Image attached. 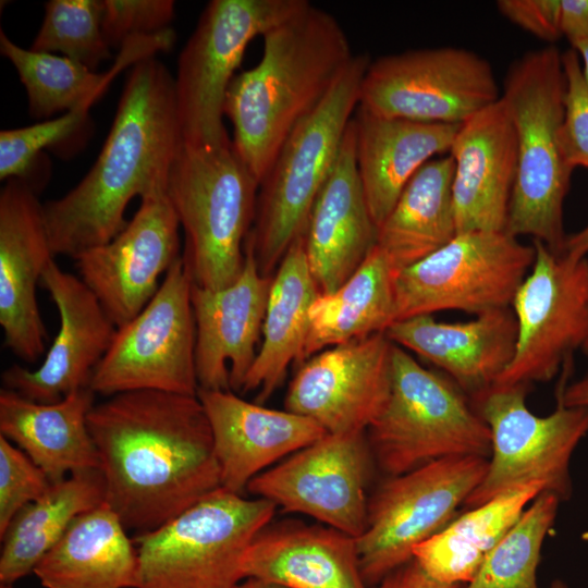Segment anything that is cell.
I'll use <instances>...</instances> for the list:
<instances>
[{
  "instance_id": "obj_1",
  "label": "cell",
  "mask_w": 588,
  "mask_h": 588,
  "mask_svg": "<svg viewBox=\"0 0 588 588\" xmlns=\"http://www.w3.org/2000/svg\"><path fill=\"white\" fill-rule=\"evenodd\" d=\"M106 503L136 535L169 523L221 488L210 425L197 395L120 393L88 417Z\"/></svg>"
},
{
  "instance_id": "obj_2",
  "label": "cell",
  "mask_w": 588,
  "mask_h": 588,
  "mask_svg": "<svg viewBox=\"0 0 588 588\" xmlns=\"http://www.w3.org/2000/svg\"><path fill=\"white\" fill-rule=\"evenodd\" d=\"M174 77L155 57L136 62L94 166L64 196L44 204L51 252L75 258L112 241L127 205L167 189L182 148Z\"/></svg>"
},
{
  "instance_id": "obj_3",
  "label": "cell",
  "mask_w": 588,
  "mask_h": 588,
  "mask_svg": "<svg viewBox=\"0 0 588 588\" xmlns=\"http://www.w3.org/2000/svg\"><path fill=\"white\" fill-rule=\"evenodd\" d=\"M262 40L260 61L234 76L224 105L232 145L259 184L354 56L336 19L309 1Z\"/></svg>"
},
{
  "instance_id": "obj_4",
  "label": "cell",
  "mask_w": 588,
  "mask_h": 588,
  "mask_svg": "<svg viewBox=\"0 0 588 588\" xmlns=\"http://www.w3.org/2000/svg\"><path fill=\"white\" fill-rule=\"evenodd\" d=\"M564 93L562 53L549 45L511 64L501 94L517 140L505 232L532 236L556 254H564L563 206L573 173L560 144Z\"/></svg>"
},
{
  "instance_id": "obj_5",
  "label": "cell",
  "mask_w": 588,
  "mask_h": 588,
  "mask_svg": "<svg viewBox=\"0 0 588 588\" xmlns=\"http://www.w3.org/2000/svg\"><path fill=\"white\" fill-rule=\"evenodd\" d=\"M370 61L366 53L353 56L323 101L286 138L259 184L255 220L245 242L266 277L306 233L314 204L359 106Z\"/></svg>"
},
{
  "instance_id": "obj_6",
  "label": "cell",
  "mask_w": 588,
  "mask_h": 588,
  "mask_svg": "<svg viewBox=\"0 0 588 588\" xmlns=\"http://www.w3.org/2000/svg\"><path fill=\"white\" fill-rule=\"evenodd\" d=\"M258 188L232 139L221 146L182 145L167 192L184 233L182 259L194 285L219 290L241 275Z\"/></svg>"
},
{
  "instance_id": "obj_7",
  "label": "cell",
  "mask_w": 588,
  "mask_h": 588,
  "mask_svg": "<svg viewBox=\"0 0 588 588\" xmlns=\"http://www.w3.org/2000/svg\"><path fill=\"white\" fill-rule=\"evenodd\" d=\"M366 432L376 465L389 476L491 452L490 429L467 395L394 343L390 392Z\"/></svg>"
},
{
  "instance_id": "obj_8",
  "label": "cell",
  "mask_w": 588,
  "mask_h": 588,
  "mask_svg": "<svg viewBox=\"0 0 588 588\" xmlns=\"http://www.w3.org/2000/svg\"><path fill=\"white\" fill-rule=\"evenodd\" d=\"M275 509L221 487L163 526L136 535L137 588H241L246 551Z\"/></svg>"
},
{
  "instance_id": "obj_9",
  "label": "cell",
  "mask_w": 588,
  "mask_h": 588,
  "mask_svg": "<svg viewBox=\"0 0 588 588\" xmlns=\"http://www.w3.org/2000/svg\"><path fill=\"white\" fill-rule=\"evenodd\" d=\"M307 0H211L183 47L174 77L183 144L231 142L223 123L229 87L257 36L301 10Z\"/></svg>"
},
{
  "instance_id": "obj_10",
  "label": "cell",
  "mask_w": 588,
  "mask_h": 588,
  "mask_svg": "<svg viewBox=\"0 0 588 588\" xmlns=\"http://www.w3.org/2000/svg\"><path fill=\"white\" fill-rule=\"evenodd\" d=\"M528 385H493L471 397L491 433L486 475L465 506H478L513 489L541 483L561 501L572 493L569 464L588 434V406L558 404L539 416L526 404Z\"/></svg>"
},
{
  "instance_id": "obj_11",
  "label": "cell",
  "mask_w": 588,
  "mask_h": 588,
  "mask_svg": "<svg viewBox=\"0 0 588 588\" xmlns=\"http://www.w3.org/2000/svg\"><path fill=\"white\" fill-rule=\"evenodd\" d=\"M487 467V457H446L389 476L379 486L369 498L365 530L356 538L369 588L412 561L418 544L454 519Z\"/></svg>"
},
{
  "instance_id": "obj_12",
  "label": "cell",
  "mask_w": 588,
  "mask_h": 588,
  "mask_svg": "<svg viewBox=\"0 0 588 588\" xmlns=\"http://www.w3.org/2000/svg\"><path fill=\"white\" fill-rule=\"evenodd\" d=\"M535 257L534 244L505 231L458 233L396 273L395 321L444 310L476 316L511 307Z\"/></svg>"
},
{
  "instance_id": "obj_13",
  "label": "cell",
  "mask_w": 588,
  "mask_h": 588,
  "mask_svg": "<svg viewBox=\"0 0 588 588\" xmlns=\"http://www.w3.org/2000/svg\"><path fill=\"white\" fill-rule=\"evenodd\" d=\"M192 285L181 256L148 304L117 329L93 372L89 388L95 394L155 390L197 395Z\"/></svg>"
},
{
  "instance_id": "obj_14",
  "label": "cell",
  "mask_w": 588,
  "mask_h": 588,
  "mask_svg": "<svg viewBox=\"0 0 588 588\" xmlns=\"http://www.w3.org/2000/svg\"><path fill=\"white\" fill-rule=\"evenodd\" d=\"M500 98L488 60L464 48L436 47L371 60L358 107L381 117L461 124Z\"/></svg>"
},
{
  "instance_id": "obj_15",
  "label": "cell",
  "mask_w": 588,
  "mask_h": 588,
  "mask_svg": "<svg viewBox=\"0 0 588 588\" xmlns=\"http://www.w3.org/2000/svg\"><path fill=\"white\" fill-rule=\"evenodd\" d=\"M511 308L517 322L514 357L494 385L553 379L588 336V259L556 254L539 241Z\"/></svg>"
},
{
  "instance_id": "obj_16",
  "label": "cell",
  "mask_w": 588,
  "mask_h": 588,
  "mask_svg": "<svg viewBox=\"0 0 588 588\" xmlns=\"http://www.w3.org/2000/svg\"><path fill=\"white\" fill-rule=\"evenodd\" d=\"M375 466L366 431L326 433L256 476L246 491L358 538Z\"/></svg>"
},
{
  "instance_id": "obj_17",
  "label": "cell",
  "mask_w": 588,
  "mask_h": 588,
  "mask_svg": "<svg viewBox=\"0 0 588 588\" xmlns=\"http://www.w3.org/2000/svg\"><path fill=\"white\" fill-rule=\"evenodd\" d=\"M180 228L167 189H158L140 198L138 210L112 241L74 258L79 278L117 328L148 304L160 277L182 256Z\"/></svg>"
},
{
  "instance_id": "obj_18",
  "label": "cell",
  "mask_w": 588,
  "mask_h": 588,
  "mask_svg": "<svg viewBox=\"0 0 588 588\" xmlns=\"http://www.w3.org/2000/svg\"><path fill=\"white\" fill-rule=\"evenodd\" d=\"M392 348L385 333H377L320 352L294 376L284 409L327 433L367 431L390 392Z\"/></svg>"
},
{
  "instance_id": "obj_19",
  "label": "cell",
  "mask_w": 588,
  "mask_h": 588,
  "mask_svg": "<svg viewBox=\"0 0 588 588\" xmlns=\"http://www.w3.org/2000/svg\"><path fill=\"white\" fill-rule=\"evenodd\" d=\"M40 284L58 309L59 331L37 369L12 365L1 379L7 389L50 404L89 387L118 328L84 281L63 271L54 259L45 268Z\"/></svg>"
},
{
  "instance_id": "obj_20",
  "label": "cell",
  "mask_w": 588,
  "mask_h": 588,
  "mask_svg": "<svg viewBox=\"0 0 588 588\" xmlns=\"http://www.w3.org/2000/svg\"><path fill=\"white\" fill-rule=\"evenodd\" d=\"M53 257L37 189L24 179L5 181L0 192V324L4 346L26 363L45 354L47 330L36 286Z\"/></svg>"
},
{
  "instance_id": "obj_21",
  "label": "cell",
  "mask_w": 588,
  "mask_h": 588,
  "mask_svg": "<svg viewBox=\"0 0 588 588\" xmlns=\"http://www.w3.org/2000/svg\"><path fill=\"white\" fill-rule=\"evenodd\" d=\"M238 279L222 289L192 285L198 389L242 390L257 356L272 277H266L245 242Z\"/></svg>"
},
{
  "instance_id": "obj_22",
  "label": "cell",
  "mask_w": 588,
  "mask_h": 588,
  "mask_svg": "<svg viewBox=\"0 0 588 588\" xmlns=\"http://www.w3.org/2000/svg\"><path fill=\"white\" fill-rule=\"evenodd\" d=\"M450 156L456 231H505L517 173V140L500 98L460 124Z\"/></svg>"
},
{
  "instance_id": "obj_23",
  "label": "cell",
  "mask_w": 588,
  "mask_h": 588,
  "mask_svg": "<svg viewBox=\"0 0 588 588\" xmlns=\"http://www.w3.org/2000/svg\"><path fill=\"white\" fill-rule=\"evenodd\" d=\"M207 415L221 487L243 494L259 474L327 432L314 420L250 403L231 390L198 389Z\"/></svg>"
},
{
  "instance_id": "obj_24",
  "label": "cell",
  "mask_w": 588,
  "mask_h": 588,
  "mask_svg": "<svg viewBox=\"0 0 588 588\" xmlns=\"http://www.w3.org/2000/svg\"><path fill=\"white\" fill-rule=\"evenodd\" d=\"M378 226L358 173L354 118L336 162L311 209L306 233L307 262L319 293L339 289L377 245Z\"/></svg>"
},
{
  "instance_id": "obj_25",
  "label": "cell",
  "mask_w": 588,
  "mask_h": 588,
  "mask_svg": "<svg viewBox=\"0 0 588 588\" xmlns=\"http://www.w3.org/2000/svg\"><path fill=\"white\" fill-rule=\"evenodd\" d=\"M388 339L432 363L468 396L494 385L511 364L517 322L511 307L476 315L465 322H440L419 315L393 322Z\"/></svg>"
},
{
  "instance_id": "obj_26",
  "label": "cell",
  "mask_w": 588,
  "mask_h": 588,
  "mask_svg": "<svg viewBox=\"0 0 588 588\" xmlns=\"http://www.w3.org/2000/svg\"><path fill=\"white\" fill-rule=\"evenodd\" d=\"M243 573L245 579L286 588H369L356 538L322 524L293 519L271 520L255 536Z\"/></svg>"
},
{
  "instance_id": "obj_27",
  "label": "cell",
  "mask_w": 588,
  "mask_h": 588,
  "mask_svg": "<svg viewBox=\"0 0 588 588\" xmlns=\"http://www.w3.org/2000/svg\"><path fill=\"white\" fill-rule=\"evenodd\" d=\"M354 124L358 173L379 228L417 171L450 152L460 124L381 117L359 107Z\"/></svg>"
},
{
  "instance_id": "obj_28",
  "label": "cell",
  "mask_w": 588,
  "mask_h": 588,
  "mask_svg": "<svg viewBox=\"0 0 588 588\" xmlns=\"http://www.w3.org/2000/svg\"><path fill=\"white\" fill-rule=\"evenodd\" d=\"M94 402L89 387L50 404L1 389L0 436L21 449L51 482L73 473L99 469L87 421Z\"/></svg>"
},
{
  "instance_id": "obj_29",
  "label": "cell",
  "mask_w": 588,
  "mask_h": 588,
  "mask_svg": "<svg viewBox=\"0 0 588 588\" xmlns=\"http://www.w3.org/2000/svg\"><path fill=\"white\" fill-rule=\"evenodd\" d=\"M174 42L172 28L133 37L119 49L109 71L96 73L64 56L22 48L0 32L1 54L13 64L26 89L29 114L44 121L60 112H88L119 72L157 52L171 50Z\"/></svg>"
},
{
  "instance_id": "obj_30",
  "label": "cell",
  "mask_w": 588,
  "mask_h": 588,
  "mask_svg": "<svg viewBox=\"0 0 588 588\" xmlns=\"http://www.w3.org/2000/svg\"><path fill=\"white\" fill-rule=\"evenodd\" d=\"M106 503L77 516L34 568L45 588H137L138 555Z\"/></svg>"
},
{
  "instance_id": "obj_31",
  "label": "cell",
  "mask_w": 588,
  "mask_h": 588,
  "mask_svg": "<svg viewBox=\"0 0 588 588\" xmlns=\"http://www.w3.org/2000/svg\"><path fill=\"white\" fill-rule=\"evenodd\" d=\"M318 295L303 235L290 246L272 278L262 341L241 390L243 393L257 391L258 404L280 387L289 366L302 360L309 310Z\"/></svg>"
},
{
  "instance_id": "obj_32",
  "label": "cell",
  "mask_w": 588,
  "mask_h": 588,
  "mask_svg": "<svg viewBox=\"0 0 588 588\" xmlns=\"http://www.w3.org/2000/svg\"><path fill=\"white\" fill-rule=\"evenodd\" d=\"M453 174L454 160L450 155L428 161L411 179L378 228L377 245L396 273L438 250L457 234Z\"/></svg>"
},
{
  "instance_id": "obj_33",
  "label": "cell",
  "mask_w": 588,
  "mask_h": 588,
  "mask_svg": "<svg viewBox=\"0 0 588 588\" xmlns=\"http://www.w3.org/2000/svg\"><path fill=\"white\" fill-rule=\"evenodd\" d=\"M395 275L388 256L376 245L339 289L319 293L309 310L301 362L326 347L384 333L395 321Z\"/></svg>"
},
{
  "instance_id": "obj_34",
  "label": "cell",
  "mask_w": 588,
  "mask_h": 588,
  "mask_svg": "<svg viewBox=\"0 0 588 588\" xmlns=\"http://www.w3.org/2000/svg\"><path fill=\"white\" fill-rule=\"evenodd\" d=\"M543 491L541 483H531L469 509L418 544L413 560L438 583L458 587L469 583L489 552Z\"/></svg>"
},
{
  "instance_id": "obj_35",
  "label": "cell",
  "mask_w": 588,
  "mask_h": 588,
  "mask_svg": "<svg viewBox=\"0 0 588 588\" xmlns=\"http://www.w3.org/2000/svg\"><path fill=\"white\" fill-rule=\"evenodd\" d=\"M105 501V481L99 469L73 473L51 482L41 497L15 515L0 537V586H13L33 573L72 522Z\"/></svg>"
},
{
  "instance_id": "obj_36",
  "label": "cell",
  "mask_w": 588,
  "mask_h": 588,
  "mask_svg": "<svg viewBox=\"0 0 588 588\" xmlns=\"http://www.w3.org/2000/svg\"><path fill=\"white\" fill-rule=\"evenodd\" d=\"M561 499L539 493L489 552L474 578L460 588H539L537 568Z\"/></svg>"
},
{
  "instance_id": "obj_37",
  "label": "cell",
  "mask_w": 588,
  "mask_h": 588,
  "mask_svg": "<svg viewBox=\"0 0 588 588\" xmlns=\"http://www.w3.org/2000/svg\"><path fill=\"white\" fill-rule=\"evenodd\" d=\"M102 0H50L29 49L60 52L91 71L111 58L101 28Z\"/></svg>"
},
{
  "instance_id": "obj_38",
  "label": "cell",
  "mask_w": 588,
  "mask_h": 588,
  "mask_svg": "<svg viewBox=\"0 0 588 588\" xmlns=\"http://www.w3.org/2000/svg\"><path fill=\"white\" fill-rule=\"evenodd\" d=\"M87 112L75 110L36 124L0 132V179L28 180L34 161L85 123Z\"/></svg>"
},
{
  "instance_id": "obj_39",
  "label": "cell",
  "mask_w": 588,
  "mask_h": 588,
  "mask_svg": "<svg viewBox=\"0 0 588 588\" xmlns=\"http://www.w3.org/2000/svg\"><path fill=\"white\" fill-rule=\"evenodd\" d=\"M565 77L564 111L560 144L566 164L574 171L588 169V83L579 54L573 48L562 53Z\"/></svg>"
},
{
  "instance_id": "obj_40",
  "label": "cell",
  "mask_w": 588,
  "mask_h": 588,
  "mask_svg": "<svg viewBox=\"0 0 588 588\" xmlns=\"http://www.w3.org/2000/svg\"><path fill=\"white\" fill-rule=\"evenodd\" d=\"M50 485L47 475L21 449L0 436V537L15 515Z\"/></svg>"
},
{
  "instance_id": "obj_41",
  "label": "cell",
  "mask_w": 588,
  "mask_h": 588,
  "mask_svg": "<svg viewBox=\"0 0 588 588\" xmlns=\"http://www.w3.org/2000/svg\"><path fill=\"white\" fill-rule=\"evenodd\" d=\"M172 0H102L101 28L110 48L128 39L169 28L174 17Z\"/></svg>"
},
{
  "instance_id": "obj_42",
  "label": "cell",
  "mask_w": 588,
  "mask_h": 588,
  "mask_svg": "<svg viewBox=\"0 0 588 588\" xmlns=\"http://www.w3.org/2000/svg\"><path fill=\"white\" fill-rule=\"evenodd\" d=\"M560 0H500L501 14L534 36L553 42L562 35L559 27Z\"/></svg>"
},
{
  "instance_id": "obj_43",
  "label": "cell",
  "mask_w": 588,
  "mask_h": 588,
  "mask_svg": "<svg viewBox=\"0 0 588 588\" xmlns=\"http://www.w3.org/2000/svg\"><path fill=\"white\" fill-rule=\"evenodd\" d=\"M559 27L571 46L588 41V0H560Z\"/></svg>"
},
{
  "instance_id": "obj_44",
  "label": "cell",
  "mask_w": 588,
  "mask_h": 588,
  "mask_svg": "<svg viewBox=\"0 0 588 588\" xmlns=\"http://www.w3.org/2000/svg\"><path fill=\"white\" fill-rule=\"evenodd\" d=\"M375 588H460L436 581L414 561L392 572Z\"/></svg>"
},
{
  "instance_id": "obj_45",
  "label": "cell",
  "mask_w": 588,
  "mask_h": 588,
  "mask_svg": "<svg viewBox=\"0 0 588 588\" xmlns=\"http://www.w3.org/2000/svg\"><path fill=\"white\" fill-rule=\"evenodd\" d=\"M558 404L569 407L588 406V371L562 391Z\"/></svg>"
},
{
  "instance_id": "obj_46",
  "label": "cell",
  "mask_w": 588,
  "mask_h": 588,
  "mask_svg": "<svg viewBox=\"0 0 588 588\" xmlns=\"http://www.w3.org/2000/svg\"><path fill=\"white\" fill-rule=\"evenodd\" d=\"M564 254L575 260L588 255V223L578 232L567 235Z\"/></svg>"
},
{
  "instance_id": "obj_47",
  "label": "cell",
  "mask_w": 588,
  "mask_h": 588,
  "mask_svg": "<svg viewBox=\"0 0 588 588\" xmlns=\"http://www.w3.org/2000/svg\"><path fill=\"white\" fill-rule=\"evenodd\" d=\"M572 48L579 54L583 72L588 83V41H579L572 45Z\"/></svg>"
},
{
  "instance_id": "obj_48",
  "label": "cell",
  "mask_w": 588,
  "mask_h": 588,
  "mask_svg": "<svg viewBox=\"0 0 588 588\" xmlns=\"http://www.w3.org/2000/svg\"><path fill=\"white\" fill-rule=\"evenodd\" d=\"M241 588H286V587L278 585V584L269 583V581L259 580V579L246 578L242 583Z\"/></svg>"
},
{
  "instance_id": "obj_49",
  "label": "cell",
  "mask_w": 588,
  "mask_h": 588,
  "mask_svg": "<svg viewBox=\"0 0 588 588\" xmlns=\"http://www.w3.org/2000/svg\"><path fill=\"white\" fill-rule=\"evenodd\" d=\"M549 588H569L564 581L562 580H554L551 583Z\"/></svg>"
},
{
  "instance_id": "obj_50",
  "label": "cell",
  "mask_w": 588,
  "mask_h": 588,
  "mask_svg": "<svg viewBox=\"0 0 588 588\" xmlns=\"http://www.w3.org/2000/svg\"><path fill=\"white\" fill-rule=\"evenodd\" d=\"M581 351L584 352V354L586 356H588V336H587V339H586V341H585V343H584V345L581 347Z\"/></svg>"
},
{
  "instance_id": "obj_51",
  "label": "cell",
  "mask_w": 588,
  "mask_h": 588,
  "mask_svg": "<svg viewBox=\"0 0 588 588\" xmlns=\"http://www.w3.org/2000/svg\"><path fill=\"white\" fill-rule=\"evenodd\" d=\"M0 588H13V586H0Z\"/></svg>"
}]
</instances>
